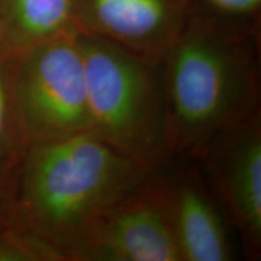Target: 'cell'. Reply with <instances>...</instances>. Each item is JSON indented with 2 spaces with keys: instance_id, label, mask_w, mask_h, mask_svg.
I'll return each mask as SVG.
<instances>
[{
  "instance_id": "obj_8",
  "label": "cell",
  "mask_w": 261,
  "mask_h": 261,
  "mask_svg": "<svg viewBox=\"0 0 261 261\" xmlns=\"http://www.w3.org/2000/svg\"><path fill=\"white\" fill-rule=\"evenodd\" d=\"M77 31L162 61L191 14L190 0H74Z\"/></svg>"
},
{
  "instance_id": "obj_6",
  "label": "cell",
  "mask_w": 261,
  "mask_h": 261,
  "mask_svg": "<svg viewBox=\"0 0 261 261\" xmlns=\"http://www.w3.org/2000/svg\"><path fill=\"white\" fill-rule=\"evenodd\" d=\"M68 261H181L156 171L108 207L71 248Z\"/></svg>"
},
{
  "instance_id": "obj_10",
  "label": "cell",
  "mask_w": 261,
  "mask_h": 261,
  "mask_svg": "<svg viewBox=\"0 0 261 261\" xmlns=\"http://www.w3.org/2000/svg\"><path fill=\"white\" fill-rule=\"evenodd\" d=\"M14 62L15 51L0 44V160L19 158L27 149L16 116Z\"/></svg>"
},
{
  "instance_id": "obj_11",
  "label": "cell",
  "mask_w": 261,
  "mask_h": 261,
  "mask_svg": "<svg viewBox=\"0 0 261 261\" xmlns=\"http://www.w3.org/2000/svg\"><path fill=\"white\" fill-rule=\"evenodd\" d=\"M191 11L240 27L260 31L261 0H190Z\"/></svg>"
},
{
  "instance_id": "obj_7",
  "label": "cell",
  "mask_w": 261,
  "mask_h": 261,
  "mask_svg": "<svg viewBox=\"0 0 261 261\" xmlns=\"http://www.w3.org/2000/svg\"><path fill=\"white\" fill-rule=\"evenodd\" d=\"M181 261L236 259L232 228L190 156L173 155L156 169Z\"/></svg>"
},
{
  "instance_id": "obj_12",
  "label": "cell",
  "mask_w": 261,
  "mask_h": 261,
  "mask_svg": "<svg viewBox=\"0 0 261 261\" xmlns=\"http://www.w3.org/2000/svg\"><path fill=\"white\" fill-rule=\"evenodd\" d=\"M22 156L15 159L0 160V226L6 225L14 197L17 166Z\"/></svg>"
},
{
  "instance_id": "obj_1",
  "label": "cell",
  "mask_w": 261,
  "mask_h": 261,
  "mask_svg": "<svg viewBox=\"0 0 261 261\" xmlns=\"http://www.w3.org/2000/svg\"><path fill=\"white\" fill-rule=\"evenodd\" d=\"M155 171L92 132L31 145L18 162L8 224L68 261L69 250L98 215Z\"/></svg>"
},
{
  "instance_id": "obj_5",
  "label": "cell",
  "mask_w": 261,
  "mask_h": 261,
  "mask_svg": "<svg viewBox=\"0 0 261 261\" xmlns=\"http://www.w3.org/2000/svg\"><path fill=\"white\" fill-rule=\"evenodd\" d=\"M248 260L261 256V109L210 138L194 155Z\"/></svg>"
},
{
  "instance_id": "obj_4",
  "label": "cell",
  "mask_w": 261,
  "mask_h": 261,
  "mask_svg": "<svg viewBox=\"0 0 261 261\" xmlns=\"http://www.w3.org/2000/svg\"><path fill=\"white\" fill-rule=\"evenodd\" d=\"M77 33L15 52V109L27 148L90 132L85 64Z\"/></svg>"
},
{
  "instance_id": "obj_9",
  "label": "cell",
  "mask_w": 261,
  "mask_h": 261,
  "mask_svg": "<svg viewBox=\"0 0 261 261\" xmlns=\"http://www.w3.org/2000/svg\"><path fill=\"white\" fill-rule=\"evenodd\" d=\"M76 32L74 0H0V44L10 50Z\"/></svg>"
},
{
  "instance_id": "obj_3",
  "label": "cell",
  "mask_w": 261,
  "mask_h": 261,
  "mask_svg": "<svg viewBox=\"0 0 261 261\" xmlns=\"http://www.w3.org/2000/svg\"><path fill=\"white\" fill-rule=\"evenodd\" d=\"M90 132L151 169L172 158L162 61L77 33Z\"/></svg>"
},
{
  "instance_id": "obj_2",
  "label": "cell",
  "mask_w": 261,
  "mask_h": 261,
  "mask_svg": "<svg viewBox=\"0 0 261 261\" xmlns=\"http://www.w3.org/2000/svg\"><path fill=\"white\" fill-rule=\"evenodd\" d=\"M260 31L191 11L162 60L173 155L261 109Z\"/></svg>"
}]
</instances>
